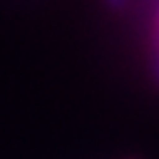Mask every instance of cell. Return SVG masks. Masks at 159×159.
I'll return each mask as SVG.
<instances>
[{
  "label": "cell",
  "mask_w": 159,
  "mask_h": 159,
  "mask_svg": "<svg viewBox=\"0 0 159 159\" xmlns=\"http://www.w3.org/2000/svg\"><path fill=\"white\" fill-rule=\"evenodd\" d=\"M106 2H108V7L115 9V11H122V9L126 7V0H106Z\"/></svg>",
  "instance_id": "obj_2"
},
{
  "label": "cell",
  "mask_w": 159,
  "mask_h": 159,
  "mask_svg": "<svg viewBox=\"0 0 159 159\" xmlns=\"http://www.w3.org/2000/svg\"><path fill=\"white\" fill-rule=\"evenodd\" d=\"M157 2V18H155V53H152V77L159 86V0Z\"/></svg>",
  "instance_id": "obj_1"
}]
</instances>
